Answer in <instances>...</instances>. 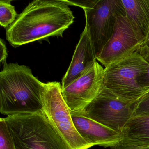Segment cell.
Instances as JSON below:
<instances>
[{
    "mask_svg": "<svg viewBox=\"0 0 149 149\" xmlns=\"http://www.w3.org/2000/svg\"><path fill=\"white\" fill-rule=\"evenodd\" d=\"M149 63L137 52L104 68V86L119 97L136 102L146 92L139 78Z\"/></svg>",
    "mask_w": 149,
    "mask_h": 149,
    "instance_id": "277c9868",
    "label": "cell"
},
{
    "mask_svg": "<svg viewBox=\"0 0 149 149\" xmlns=\"http://www.w3.org/2000/svg\"><path fill=\"white\" fill-rule=\"evenodd\" d=\"M149 63V53L146 52H137ZM139 85L146 91L149 89V67L144 72L141 74L139 78Z\"/></svg>",
    "mask_w": 149,
    "mask_h": 149,
    "instance_id": "e0dca14e",
    "label": "cell"
},
{
    "mask_svg": "<svg viewBox=\"0 0 149 149\" xmlns=\"http://www.w3.org/2000/svg\"><path fill=\"white\" fill-rule=\"evenodd\" d=\"M11 1L8 0L0 1V25L5 28H8L19 16L15 7L11 5Z\"/></svg>",
    "mask_w": 149,
    "mask_h": 149,
    "instance_id": "5bb4252c",
    "label": "cell"
},
{
    "mask_svg": "<svg viewBox=\"0 0 149 149\" xmlns=\"http://www.w3.org/2000/svg\"><path fill=\"white\" fill-rule=\"evenodd\" d=\"M41 96L42 111L70 149H88L91 147L75 127L70 110L63 97L60 83L54 81L44 83Z\"/></svg>",
    "mask_w": 149,
    "mask_h": 149,
    "instance_id": "5b68a950",
    "label": "cell"
},
{
    "mask_svg": "<svg viewBox=\"0 0 149 149\" xmlns=\"http://www.w3.org/2000/svg\"><path fill=\"white\" fill-rule=\"evenodd\" d=\"M96 61L95 53L85 26L77 45L71 63L62 79V88L83 75Z\"/></svg>",
    "mask_w": 149,
    "mask_h": 149,
    "instance_id": "8fae6325",
    "label": "cell"
},
{
    "mask_svg": "<svg viewBox=\"0 0 149 149\" xmlns=\"http://www.w3.org/2000/svg\"><path fill=\"white\" fill-rule=\"evenodd\" d=\"M104 70L96 61L85 74L62 88V95L71 112H81L104 86Z\"/></svg>",
    "mask_w": 149,
    "mask_h": 149,
    "instance_id": "9c48e42d",
    "label": "cell"
},
{
    "mask_svg": "<svg viewBox=\"0 0 149 149\" xmlns=\"http://www.w3.org/2000/svg\"><path fill=\"white\" fill-rule=\"evenodd\" d=\"M0 149H16L6 122L2 118H0Z\"/></svg>",
    "mask_w": 149,
    "mask_h": 149,
    "instance_id": "9a60e30c",
    "label": "cell"
},
{
    "mask_svg": "<svg viewBox=\"0 0 149 149\" xmlns=\"http://www.w3.org/2000/svg\"><path fill=\"white\" fill-rule=\"evenodd\" d=\"M136 52L149 53V32Z\"/></svg>",
    "mask_w": 149,
    "mask_h": 149,
    "instance_id": "44dd1931",
    "label": "cell"
},
{
    "mask_svg": "<svg viewBox=\"0 0 149 149\" xmlns=\"http://www.w3.org/2000/svg\"><path fill=\"white\" fill-rule=\"evenodd\" d=\"M43 83L28 67L7 63L0 72V112L8 116L42 110Z\"/></svg>",
    "mask_w": 149,
    "mask_h": 149,
    "instance_id": "7a4b0ae2",
    "label": "cell"
},
{
    "mask_svg": "<svg viewBox=\"0 0 149 149\" xmlns=\"http://www.w3.org/2000/svg\"><path fill=\"white\" fill-rule=\"evenodd\" d=\"M0 50H1V60L0 62L3 66L7 64L6 58L8 56L7 49L4 40H0Z\"/></svg>",
    "mask_w": 149,
    "mask_h": 149,
    "instance_id": "ffe728a7",
    "label": "cell"
},
{
    "mask_svg": "<svg viewBox=\"0 0 149 149\" xmlns=\"http://www.w3.org/2000/svg\"><path fill=\"white\" fill-rule=\"evenodd\" d=\"M124 11L121 0H97L92 8L84 10L85 26L96 58L112 36L118 15Z\"/></svg>",
    "mask_w": 149,
    "mask_h": 149,
    "instance_id": "52a82bcc",
    "label": "cell"
},
{
    "mask_svg": "<svg viewBox=\"0 0 149 149\" xmlns=\"http://www.w3.org/2000/svg\"><path fill=\"white\" fill-rule=\"evenodd\" d=\"M74 18L63 0L33 1L7 29L6 39L18 47L50 36L63 37Z\"/></svg>",
    "mask_w": 149,
    "mask_h": 149,
    "instance_id": "6da1fadb",
    "label": "cell"
},
{
    "mask_svg": "<svg viewBox=\"0 0 149 149\" xmlns=\"http://www.w3.org/2000/svg\"><path fill=\"white\" fill-rule=\"evenodd\" d=\"M136 102L119 97L104 86L95 99L82 111L79 112L106 127L122 132L133 117Z\"/></svg>",
    "mask_w": 149,
    "mask_h": 149,
    "instance_id": "8992f818",
    "label": "cell"
},
{
    "mask_svg": "<svg viewBox=\"0 0 149 149\" xmlns=\"http://www.w3.org/2000/svg\"><path fill=\"white\" fill-rule=\"evenodd\" d=\"M71 115L77 130L91 147L98 145L111 147L123 140L122 132L84 116L80 112H71Z\"/></svg>",
    "mask_w": 149,
    "mask_h": 149,
    "instance_id": "30bf717a",
    "label": "cell"
},
{
    "mask_svg": "<svg viewBox=\"0 0 149 149\" xmlns=\"http://www.w3.org/2000/svg\"><path fill=\"white\" fill-rule=\"evenodd\" d=\"M68 6H75L83 8L84 11L92 8L97 2V0L86 1H68L63 0Z\"/></svg>",
    "mask_w": 149,
    "mask_h": 149,
    "instance_id": "ac0fdd59",
    "label": "cell"
},
{
    "mask_svg": "<svg viewBox=\"0 0 149 149\" xmlns=\"http://www.w3.org/2000/svg\"><path fill=\"white\" fill-rule=\"evenodd\" d=\"M149 114V89L135 103L133 116Z\"/></svg>",
    "mask_w": 149,
    "mask_h": 149,
    "instance_id": "2e32d148",
    "label": "cell"
},
{
    "mask_svg": "<svg viewBox=\"0 0 149 149\" xmlns=\"http://www.w3.org/2000/svg\"><path fill=\"white\" fill-rule=\"evenodd\" d=\"M125 143L149 147V114L132 117L122 132Z\"/></svg>",
    "mask_w": 149,
    "mask_h": 149,
    "instance_id": "7c38bea8",
    "label": "cell"
},
{
    "mask_svg": "<svg viewBox=\"0 0 149 149\" xmlns=\"http://www.w3.org/2000/svg\"><path fill=\"white\" fill-rule=\"evenodd\" d=\"M145 37L135 28L125 11L118 15L113 34L97 61L104 68L136 52Z\"/></svg>",
    "mask_w": 149,
    "mask_h": 149,
    "instance_id": "ba28073f",
    "label": "cell"
},
{
    "mask_svg": "<svg viewBox=\"0 0 149 149\" xmlns=\"http://www.w3.org/2000/svg\"><path fill=\"white\" fill-rule=\"evenodd\" d=\"M110 149H149V147L125 143L120 141L117 144L110 147Z\"/></svg>",
    "mask_w": 149,
    "mask_h": 149,
    "instance_id": "d6986e66",
    "label": "cell"
},
{
    "mask_svg": "<svg viewBox=\"0 0 149 149\" xmlns=\"http://www.w3.org/2000/svg\"><path fill=\"white\" fill-rule=\"evenodd\" d=\"M126 16L145 37L149 32V0H121Z\"/></svg>",
    "mask_w": 149,
    "mask_h": 149,
    "instance_id": "4fadbf2b",
    "label": "cell"
},
{
    "mask_svg": "<svg viewBox=\"0 0 149 149\" xmlns=\"http://www.w3.org/2000/svg\"><path fill=\"white\" fill-rule=\"evenodd\" d=\"M5 118L16 149H70L42 110Z\"/></svg>",
    "mask_w": 149,
    "mask_h": 149,
    "instance_id": "3957f363",
    "label": "cell"
}]
</instances>
